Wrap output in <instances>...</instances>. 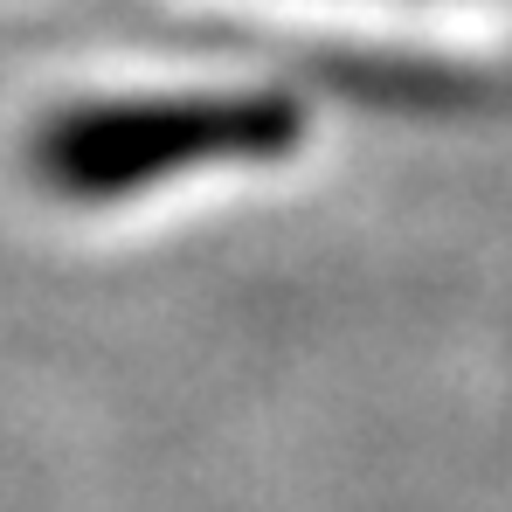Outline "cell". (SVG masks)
<instances>
[{
  "mask_svg": "<svg viewBox=\"0 0 512 512\" xmlns=\"http://www.w3.org/2000/svg\"><path fill=\"white\" fill-rule=\"evenodd\" d=\"M298 139H305V111L284 90L97 97L56 111L28 139V167L63 201H125L194 167L284 160Z\"/></svg>",
  "mask_w": 512,
  "mask_h": 512,
  "instance_id": "cell-1",
  "label": "cell"
}]
</instances>
